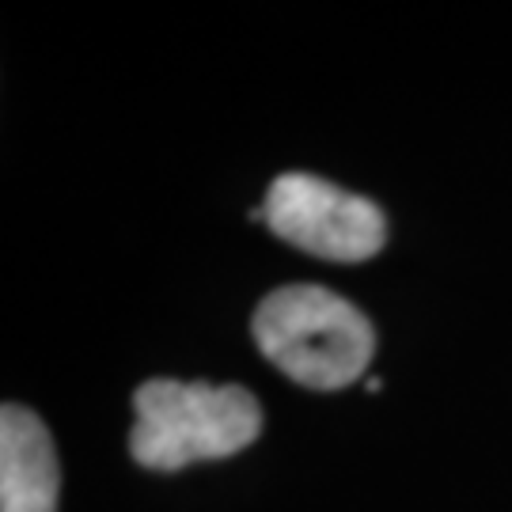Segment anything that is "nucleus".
<instances>
[{"label": "nucleus", "instance_id": "obj_3", "mask_svg": "<svg viewBox=\"0 0 512 512\" xmlns=\"http://www.w3.org/2000/svg\"><path fill=\"white\" fill-rule=\"evenodd\" d=\"M262 217L277 239L327 262H365L387 243L380 205L304 171L277 175L266 190Z\"/></svg>", "mask_w": 512, "mask_h": 512}, {"label": "nucleus", "instance_id": "obj_1", "mask_svg": "<svg viewBox=\"0 0 512 512\" xmlns=\"http://www.w3.org/2000/svg\"><path fill=\"white\" fill-rule=\"evenodd\" d=\"M129 456L148 471H183L205 459H228L262 433V406L239 384L145 380L133 391Z\"/></svg>", "mask_w": 512, "mask_h": 512}, {"label": "nucleus", "instance_id": "obj_4", "mask_svg": "<svg viewBox=\"0 0 512 512\" xmlns=\"http://www.w3.org/2000/svg\"><path fill=\"white\" fill-rule=\"evenodd\" d=\"M61 463L35 410H0V512H57Z\"/></svg>", "mask_w": 512, "mask_h": 512}, {"label": "nucleus", "instance_id": "obj_2", "mask_svg": "<svg viewBox=\"0 0 512 512\" xmlns=\"http://www.w3.org/2000/svg\"><path fill=\"white\" fill-rule=\"evenodd\" d=\"M262 357L289 380L315 391H338L365 376L376 353L368 315L327 285H281L251 319Z\"/></svg>", "mask_w": 512, "mask_h": 512}]
</instances>
